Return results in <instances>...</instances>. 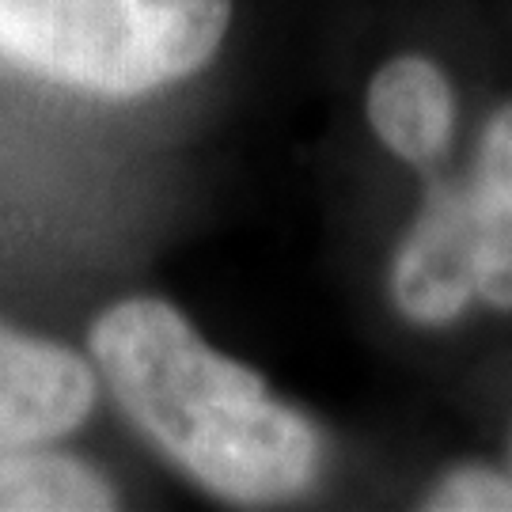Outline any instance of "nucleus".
<instances>
[{
    "label": "nucleus",
    "instance_id": "1",
    "mask_svg": "<svg viewBox=\"0 0 512 512\" xmlns=\"http://www.w3.org/2000/svg\"><path fill=\"white\" fill-rule=\"evenodd\" d=\"M92 353L129 421L205 490L232 501L300 494L319 463V437L266 395L258 372L205 346L164 300H122L92 327Z\"/></svg>",
    "mask_w": 512,
    "mask_h": 512
},
{
    "label": "nucleus",
    "instance_id": "2",
    "mask_svg": "<svg viewBox=\"0 0 512 512\" xmlns=\"http://www.w3.org/2000/svg\"><path fill=\"white\" fill-rule=\"evenodd\" d=\"M232 0H0V54L69 88L145 95L198 73Z\"/></svg>",
    "mask_w": 512,
    "mask_h": 512
},
{
    "label": "nucleus",
    "instance_id": "3",
    "mask_svg": "<svg viewBox=\"0 0 512 512\" xmlns=\"http://www.w3.org/2000/svg\"><path fill=\"white\" fill-rule=\"evenodd\" d=\"M471 247L475 213L467 186H433L395 255L391 274L395 304L403 308L406 319L440 327L463 315V308L475 300Z\"/></svg>",
    "mask_w": 512,
    "mask_h": 512
},
{
    "label": "nucleus",
    "instance_id": "4",
    "mask_svg": "<svg viewBox=\"0 0 512 512\" xmlns=\"http://www.w3.org/2000/svg\"><path fill=\"white\" fill-rule=\"evenodd\" d=\"M92 399V368L76 353L0 327V452H19L76 429Z\"/></svg>",
    "mask_w": 512,
    "mask_h": 512
},
{
    "label": "nucleus",
    "instance_id": "5",
    "mask_svg": "<svg viewBox=\"0 0 512 512\" xmlns=\"http://www.w3.org/2000/svg\"><path fill=\"white\" fill-rule=\"evenodd\" d=\"M368 122L399 160L437 164L452 145L456 92L429 57H395L368 84Z\"/></svg>",
    "mask_w": 512,
    "mask_h": 512
},
{
    "label": "nucleus",
    "instance_id": "6",
    "mask_svg": "<svg viewBox=\"0 0 512 512\" xmlns=\"http://www.w3.org/2000/svg\"><path fill=\"white\" fill-rule=\"evenodd\" d=\"M114 509V494L84 463L35 456L31 448L0 452V512Z\"/></svg>",
    "mask_w": 512,
    "mask_h": 512
},
{
    "label": "nucleus",
    "instance_id": "7",
    "mask_svg": "<svg viewBox=\"0 0 512 512\" xmlns=\"http://www.w3.org/2000/svg\"><path fill=\"white\" fill-rule=\"evenodd\" d=\"M467 190L478 209L512 224V103H505L482 129Z\"/></svg>",
    "mask_w": 512,
    "mask_h": 512
},
{
    "label": "nucleus",
    "instance_id": "8",
    "mask_svg": "<svg viewBox=\"0 0 512 512\" xmlns=\"http://www.w3.org/2000/svg\"><path fill=\"white\" fill-rule=\"evenodd\" d=\"M425 509L440 512H512V475H497L490 467H459L429 494Z\"/></svg>",
    "mask_w": 512,
    "mask_h": 512
}]
</instances>
